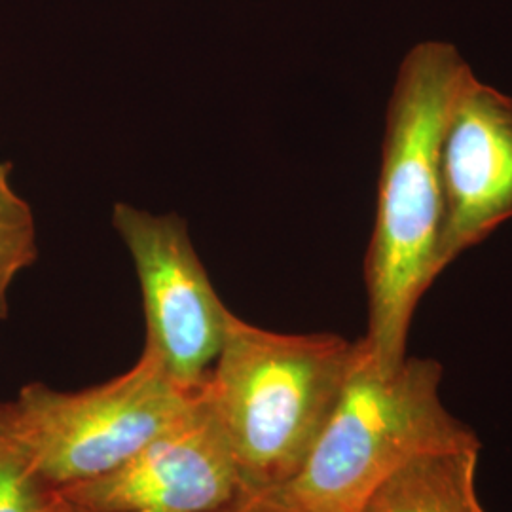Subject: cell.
<instances>
[{"label":"cell","instance_id":"1","mask_svg":"<svg viewBox=\"0 0 512 512\" xmlns=\"http://www.w3.org/2000/svg\"><path fill=\"white\" fill-rule=\"evenodd\" d=\"M471 74L454 44L423 40L404 55L389 97L376 217L365 260L368 332L363 338L384 370L408 357L414 313L446 270L440 256L442 139Z\"/></svg>","mask_w":512,"mask_h":512},{"label":"cell","instance_id":"2","mask_svg":"<svg viewBox=\"0 0 512 512\" xmlns=\"http://www.w3.org/2000/svg\"><path fill=\"white\" fill-rule=\"evenodd\" d=\"M442 365L406 357L384 370L355 342L348 378L300 471L270 494L294 512H363L406 463L427 454L482 448L440 397Z\"/></svg>","mask_w":512,"mask_h":512},{"label":"cell","instance_id":"3","mask_svg":"<svg viewBox=\"0 0 512 512\" xmlns=\"http://www.w3.org/2000/svg\"><path fill=\"white\" fill-rule=\"evenodd\" d=\"M355 342L329 332L281 334L230 315L203 385L247 495L293 478L321 435L348 378Z\"/></svg>","mask_w":512,"mask_h":512},{"label":"cell","instance_id":"4","mask_svg":"<svg viewBox=\"0 0 512 512\" xmlns=\"http://www.w3.org/2000/svg\"><path fill=\"white\" fill-rule=\"evenodd\" d=\"M198 393L175 384L148 353L122 376L65 393L25 385L8 403L38 471L57 488L105 475L183 416Z\"/></svg>","mask_w":512,"mask_h":512},{"label":"cell","instance_id":"5","mask_svg":"<svg viewBox=\"0 0 512 512\" xmlns=\"http://www.w3.org/2000/svg\"><path fill=\"white\" fill-rule=\"evenodd\" d=\"M112 226L139 277L147 321L143 351L184 391H202L232 311L215 293L186 222L177 215H154L116 203Z\"/></svg>","mask_w":512,"mask_h":512},{"label":"cell","instance_id":"6","mask_svg":"<svg viewBox=\"0 0 512 512\" xmlns=\"http://www.w3.org/2000/svg\"><path fill=\"white\" fill-rule=\"evenodd\" d=\"M61 492L74 512H219L247 497L203 389L179 420L137 454Z\"/></svg>","mask_w":512,"mask_h":512},{"label":"cell","instance_id":"7","mask_svg":"<svg viewBox=\"0 0 512 512\" xmlns=\"http://www.w3.org/2000/svg\"><path fill=\"white\" fill-rule=\"evenodd\" d=\"M442 186L440 256L448 268L512 219V97L475 73L459 90L446 124Z\"/></svg>","mask_w":512,"mask_h":512},{"label":"cell","instance_id":"8","mask_svg":"<svg viewBox=\"0 0 512 512\" xmlns=\"http://www.w3.org/2000/svg\"><path fill=\"white\" fill-rule=\"evenodd\" d=\"M480 448L416 458L389 476L363 512H486L476 492Z\"/></svg>","mask_w":512,"mask_h":512},{"label":"cell","instance_id":"9","mask_svg":"<svg viewBox=\"0 0 512 512\" xmlns=\"http://www.w3.org/2000/svg\"><path fill=\"white\" fill-rule=\"evenodd\" d=\"M0 512H74L61 488L38 471L8 404L0 406Z\"/></svg>","mask_w":512,"mask_h":512},{"label":"cell","instance_id":"10","mask_svg":"<svg viewBox=\"0 0 512 512\" xmlns=\"http://www.w3.org/2000/svg\"><path fill=\"white\" fill-rule=\"evenodd\" d=\"M12 165L0 162V321L8 317V293L38 258L37 224L29 203L10 183Z\"/></svg>","mask_w":512,"mask_h":512},{"label":"cell","instance_id":"11","mask_svg":"<svg viewBox=\"0 0 512 512\" xmlns=\"http://www.w3.org/2000/svg\"><path fill=\"white\" fill-rule=\"evenodd\" d=\"M219 512H294L293 509L281 505L270 495H247L238 503L226 507Z\"/></svg>","mask_w":512,"mask_h":512},{"label":"cell","instance_id":"12","mask_svg":"<svg viewBox=\"0 0 512 512\" xmlns=\"http://www.w3.org/2000/svg\"><path fill=\"white\" fill-rule=\"evenodd\" d=\"M0 406H2V404H0Z\"/></svg>","mask_w":512,"mask_h":512}]
</instances>
